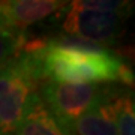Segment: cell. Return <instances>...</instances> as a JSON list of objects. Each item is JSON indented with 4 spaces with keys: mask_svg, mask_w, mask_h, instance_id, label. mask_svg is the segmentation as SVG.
<instances>
[{
    "mask_svg": "<svg viewBox=\"0 0 135 135\" xmlns=\"http://www.w3.org/2000/svg\"><path fill=\"white\" fill-rule=\"evenodd\" d=\"M45 74L50 81L69 84L119 83L132 89L134 71L111 48L99 51L59 47L50 42L42 56Z\"/></svg>",
    "mask_w": 135,
    "mask_h": 135,
    "instance_id": "obj_1",
    "label": "cell"
},
{
    "mask_svg": "<svg viewBox=\"0 0 135 135\" xmlns=\"http://www.w3.org/2000/svg\"><path fill=\"white\" fill-rule=\"evenodd\" d=\"M47 81L42 56L20 54L0 69V135H14Z\"/></svg>",
    "mask_w": 135,
    "mask_h": 135,
    "instance_id": "obj_2",
    "label": "cell"
},
{
    "mask_svg": "<svg viewBox=\"0 0 135 135\" xmlns=\"http://www.w3.org/2000/svg\"><path fill=\"white\" fill-rule=\"evenodd\" d=\"M107 86L101 84H69L47 81L39 89V98L56 119L66 128L102 99Z\"/></svg>",
    "mask_w": 135,
    "mask_h": 135,
    "instance_id": "obj_3",
    "label": "cell"
},
{
    "mask_svg": "<svg viewBox=\"0 0 135 135\" xmlns=\"http://www.w3.org/2000/svg\"><path fill=\"white\" fill-rule=\"evenodd\" d=\"M131 15L125 12L66 8L62 29L68 35L87 39L110 48L122 38L125 21Z\"/></svg>",
    "mask_w": 135,
    "mask_h": 135,
    "instance_id": "obj_4",
    "label": "cell"
},
{
    "mask_svg": "<svg viewBox=\"0 0 135 135\" xmlns=\"http://www.w3.org/2000/svg\"><path fill=\"white\" fill-rule=\"evenodd\" d=\"M116 92L117 87L107 86L101 101L66 126L69 135H117Z\"/></svg>",
    "mask_w": 135,
    "mask_h": 135,
    "instance_id": "obj_5",
    "label": "cell"
},
{
    "mask_svg": "<svg viewBox=\"0 0 135 135\" xmlns=\"http://www.w3.org/2000/svg\"><path fill=\"white\" fill-rule=\"evenodd\" d=\"M71 0H5L2 17L6 26L26 32L32 24L65 12Z\"/></svg>",
    "mask_w": 135,
    "mask_h": 135,
    "instance_id": "obj_6",
    "label": "cell"
},
{
    "mask_svg": "<svg viewBox=\"0 0 135 135\" xmlns=\"http://www.w3.org/2000/svg\"><path fill=\"white\" fill-rule=\"evenodd\" d=\"M17 135H69L68 129L56 119L41 99L35 104L18 125Z\"/></svg>",
    "mask_w": 135,
    "mask_h": 135,
    "instance_id": "obj_7",
    "label": "cell"
},
{
    "mask_svg": "<svg viewBox=\"0 0 135 135\" xmlns=\"http://www.w3.org/2000/svg\"><path fill=\"white\" fill-rule=\"evenodd\" d=\"M116 132L135 135V105L132 89L117 87L116 92Z\"/></svg>",
    "mask_w": 135,
    "mask_h": 135,
    "instance_id": "obj_8",
    "label": "cell"
},
{
    "mask_svg": "<svg viewBox=\"0 0 135 135\" xmlns=\"http://www.w3.org/2000/svg\"><path fill=\"white\" fill-rule=\"evenodd\" d=\"M24 32L11 29L0 20V69L9 65L15 57H18L20 45L23 41Z\"/></svg>",
    "mask_w": 135,
    "mask_h": 135,
    "instance_id": "obj_9",
    "label": "cell"
},
{
    "mask_svg": "<svg viewBox=\"0 0 135 135\" xmlns=\"http://www.w3.org/2000/svg\"><path fill=\"white\" fill-rule=\"evenodd\" d=\"M68 8L71 9H93V11H111L132 14V0H71Z\"/></svg>",
    "mask_w": 135,
    "mask_h": 135,
    "instance_id": "obj_10",
    "label": "cell"
},
{
    "mask_svg": "<svg viewBox=\"0 0 135 135\" xmlns=\"http://www.w3.org/2000/svg\"><path fill=\"white\" fill-rule=\"evenodd\" d=\"M3 3H5V0H0V20L3 21V17H2V9H3Z\"/></svg>",
    "mask_w": 135,
    "mask_h": 135,
    "instance_id": "obj_11",
    "label": "cell"
}]
</instances>
